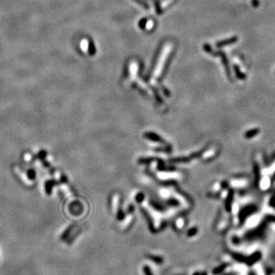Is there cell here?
I'll return each instance as SVG.
<instances>
[{
  "label": "cell",
  "instance_id": "cell-2",
  "mask_svg": "<svg viewBox=\"0 0 275 275\" xmlns=\"http://www.w3.org/2000/svg\"><path fill=\"white\" fill-rule=\"evenodd\" d=\"M234 70L235 73L236 74L237 77H238L240 79H246V75L245 74H243L242 71L240 70L239 67H238L237 65H234Z\"/></svg>",
  "mask_w": 275,
  "mask_h": 275
},
{
  "label": "cell",
  "instance_id": "cell-3",
  "mask_svg": "<svg viewBox=\"0 0 275 275\" xmlns=\"http://www.w3.org/2000/svg\"><path fill=\"white\" fill-rule=\"evenodd\" d=\"M252 4H253V6H254V7H258L259 2H258V0H253V1H252Z\"/></svg>",
  "mask_w": 275,
  "mask_h": 275
},
{
  "label": "cell",
  "instance_id": "cell-1",
  "mask_svg": "<svg viewBox=\"0 0 275 275\" xmlns=\"http://www.w3.org/2000/svg\"><path fill=\"white\" fill-rule=\"evenodd\" d=\"M237 41H238V38H237L236 36H234V37L227 39V40H224V41H220V42H219L217 44V46L223 47L225 46V45H232V44H235V42H237Z\"/></svg>",
  "mask_w": 275,
  "mask_h": 275
}]
</instances>
